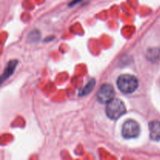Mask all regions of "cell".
I'll use <instances>...</instances> for the list:
<instances>
[{
    "label": "cell",
    "instance_id": "6da1fadb",
    "mask_svg": "<svg viewBox=\"0 0 160 160\" xmlns=\"http://www.w3.org/2000/svg\"><path fill=\"white\" fill-rule=\"evenodd\" d=\"M117 86L123 93L131 94L138 87V81L133 75L123 74L120 75L117 79Z\"/></svg>",
    "mask_w": 160,
    "mask_h": 160
},
{
    "label": "cell",
    "instance_id": "7a4b0ae2",
    "mask_svg": "<svg viewBox=\"0 0 160 160\" xmlns=\"http://www.w3.org/2000/svg\"><path fill=\"white\" fill-rule=\"evenodd\" d=\"M106 112L108 117L112 120H117L126 112V106L122 100L113 98L107 103Z\"/></svg>",
    "mask_w": 160,
    "mask_h": 160
},
{
    "label": "cell",
    "instance_id": "3957f363",
    "mask_svg": "<svg viewBox=\"0 0 160 160\" xmlns=\"http://www.w3.org/2000/svg\"><path fill=\"white\" fill-rule=\"evenodd\" d=\"M140 132V125L134 120H126L122 127V134L125 138L131 139L138 137Z\"/></svg>",
    "mask_w": 160,
    "mask_h": 160
},
{
    "label": "cell",
    "instance_id": "277c9868",
    "mask_svg": "<svg viewBox=\"0 0 160 160\" xmlns=\"http://www.w3.org/2000/svg\"><path fill=\"white\" fill-rule=\"evenodd\" d=\"M114 96H115L114 88L109 84H102L97 94L98 102L101 103H106V104L112 101L114 98Z\"/></svg>",
    "mask_w": 160,
    "mask_h": 160
},
{
    "label": "cell",
    "instance_id": "5b68a950",
    "mask_svg": "<svg viewBox=\"0 0 160 160\" xmlns=\"http://www.w3.org/2000/svg\"><path fill=\"white\" fill-rule=\"evenodd\" d=\"M149 134L152 140L159 142L160 141V122L154 120L149 123Z\"/></svg>",
    "mask_w": 160,
    "mask_h": 160
},
{
    "label": "cell",
    "instance_id": "8992f818",
    "mask_svg": "<svg viewBox=\"0 0 160 160\" xmlns=\"http://www.w3.org/2000/svg\"><path fill=\"white\" fill-rule=\"evenodd\" d=\"M17 63H18V62L17 60H11L8 62L7 66H6V69H5L4 72H3L2 75V81L6 80L13 73Z\"/></svg>",
    "mask_w": 160,
    "mask_h": 160
},
{
    "label": "cell",
    "instance_id": "52a82bcc",
    "mask_svg": "<svg viewBox=\"0 0 160 160\" xmlns=\"http://www.w3.org/2000/svg\"><path fill=\"white\" fill-rule=\"evenodd\" d=\"M147 59L151 62H156L160 58V49L158 48H149L147 52Z\"/></svg>",
    "mask_w": 160,
    "mask_h": 160
},
{
    "label": "cell",
    "instance_id": "ba28073f",
    "mask_svg": "<svg viewBox=\"0 0 160 160\" xmlns=\"http://www.w3.org/2000/svg\"><path fill=\"white\" fill-rule=\"evenodd\" d=\"M95 85V81L94 79H92L91 81H88L86 86L84 88H83L81 91H80V96H84V95H87L88 94L90 93L92 91V89L94 88Z\"/></svg>",
    "mask_w": 160,
    "mask_h": 160
},
{
    "label": "cell",
    "instance_id": "9c48e42d",
    "mask_svg": "<svg viewBox=\"0 0 160 160\" xmlns=\"http://www.w3.org/2000/svg\"><path fill=\"white\" fill-rule=\"evenodd\" d=\"M29 37L31 38V41H33V38H36L38 40L39 38H40V33L37 31H33V32L31 33V34H30Z\"/></svg>",
    "mask_w": 160,
    "mask_h": 160
},
{
    "label": "cell",
    "instance_id": "30bf717a",
    "mask_svg": "<svg viewBox=\"0 0 160 160\" xmlns=\"http://www.w3.org/2000/svg\"><path fill=\"white\" fill-rule=\"evenodd\" d=\"M81 1H82V0H73L72 2L70 3V6H73V5L77 4V3H78L79 2H81Z\"/></svg>",
    "mask_w": 160,
    "mask_h": 160
}]
</instances>
